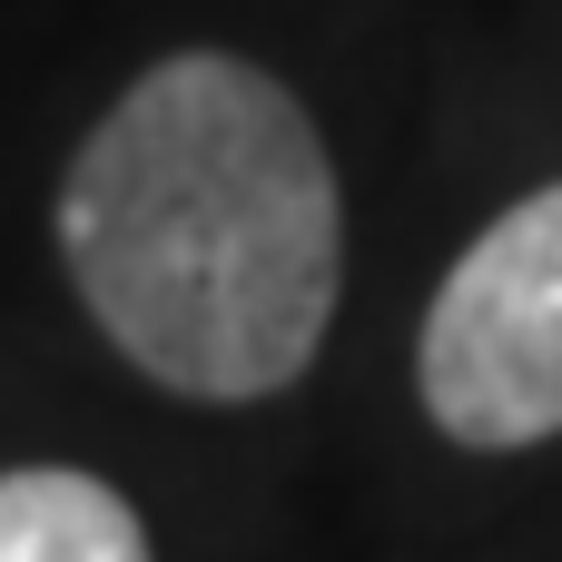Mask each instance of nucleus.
<instances>
[{"label": "nucleus", "mask_w": 562, "mask_h": 562, "mask_svg": "<svg viewBox=\"0 0 562 562\" xmlns=\"http://www.w3.org/2000/svg\"><path fill=\"white\" fill-rule=\"evenodd\" d=\"M59 257L99 336L168 395H286L346 286V207L316 119L237 49H178L79 138Z\"/></svg>", "instance_id": "f257e3e1"}, {"label": "nucleus", "mask_w": 562, "mask_h": 562, "mask_svg": "<svg viewBox=\"0 0 562 562\" xmlns=\"http://www.w3.org/2000/svg\"><path fill=\"white\" fill-rule=\"evenodd\" d=\"M415 395L464 454L562 435V178L514 198L445 267L415 336Z\"/></svg>", "instance_id": "f03ea898"}, {"label": "nucleus", "mask_w": 562, "mask_h": 562, "mask_svg": "<svg viewBox=\"0 0 562 562\" xmlns=\"http://www.w3.org/2000/svg\"><path fill=\"white\" fill-rule=\"evenodd\" d=\"M0 562H148V524L79 464H20L0 474Z\"/></svg>", "instance_id": "7ed1b4c3"}]
</instances>
